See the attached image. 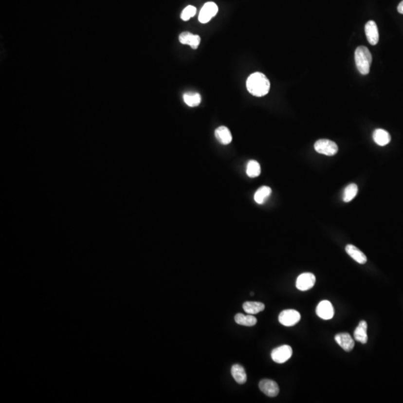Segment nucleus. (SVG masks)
Wrapping results in <instances>:
<instances>
[{
  "mask_svg": "<svg viewBox=\"0 0 403 403\" xmlns=\"http://www.w3.org/2000/svg\"><path fill=\"white\" fill-rule=\"evenodd\" d=\"M246 88L249 93L257 97L265 96L270 92L271 83L267 77L261 73L251 74L246 80Z\"/></svg>",
  "mask_w": 403,
  "mask_h": 403,
  "instance_id": "nucleus-1",
  "label": "nucleus"
},
{
  "mask_svg": "<svg viewBox=\"0 0 403 403\" xmlns=\"http://www.w3.org/2000/svg\"><path fill=\"white\" fill-rule=\"evenodd\" d=\"M355 61L357 69L362 75H367L372 63V55L366 47L360 46L355 52Z\"/></svg>",
  "mask_w": 403,
  "mask_h": 403,
  "instance_id": "nucleus-2",
  "label": "nucleus"
},
{
  "mask_svg": "<svg viewBox=\"0 0 403 403\" xmlns=\"http://www.w3.org/2000/svg\"><path fill=\"white\" fill-rule=\"evenodd\" d=\"M314 149L318 153L328 155V156H332L338 152V147L335 143L330 140L321 139L319 140L314 144Z\"/></svg>",
  "mask_w": 403,
  "mask_h": 403,
  "instance_id": "nucleus-3",
  "label": "nucleus"
},
{
  "mask_svg": "<svg viewBox=\"0 0 403 403\" xmlns=\"http://www.w3.org/2000/svg\"><path fill=\"white\" fill-rule=\"evenodd\" d=\"M293 355V349L290 346L282 345L277 347L271 352L273 361L277 364H283L289 360Z\"/></svg>",
  "mask_w": 403,
  "mask_h": 403,
  "instance_id": "nucleus-4",
  "label": "nucleus"
},
{
  "mask_svg": "<svg viewBox=\"0 0 403 403\" xmlns=\"http://www.w3.org/2000/svg\"><path fill=\"white\" fill-rule=\"evenodd\" d=\"M301 319L299 312L293 309H288L280 313L278 321L285 327H293L299 323Z\"/></svg>",
  "mask_w": 403,
  "mask_h": 403,
  "instance_id": "nucleus-5",
  "label": "nucleus"
},
{
  "mask_svg": "<svg viewBox=\"0 0 403 403\" xmlns=\"http://www.w3.org/2000/svg\"><path fill=\"white\" fill-rule=\"evenodd\" d=\"M218 7L215 2H206L200 11L199 20L201 23H207L217 15Z\"/></svg>",
  "mask_w": 403,
  "mask_h": 403,
  "instance_id": "nucleus-6",
  "label": "nucleus"
},
{
  "mask_svg": "<svg viewBox=\"0 0 403 403\" xmlns=\"http://www.w3.org/2000/svg\"><path fill=\"white\" fill-rule=\"evenodd\" d=\"M316 277L311 273H304L298 276L296 279V288L301 291H306L313 288L315 285Z\"/></svg>",
  "mask_w": 403,
  "mask_h": 403,
  "instance_id": "nucleus-7",
  "label": "nucleus"
},
{
  "mask_svg": "<svg viewBox=\"0 0 403 403\" xmlns=\"http://www.w3.org/2000/svg\"><path fill=\"white\" fill-rule=\"evenodd\" d=\"M316 313L319 317L323 320H330L334 317V308L330 301H321L317 306Z\"/></svg>",
  "mask_w": 403,
  "mask_h": 403,
  "instance_id": "nucleus-8",
  "label": "nucleus"
},
{
  "mask_svg": "<svg viewBox=\"0 0 403 403\" xmlns=\"http://www.w3.org/2000/svg\"><path fill=\"white\" fill-rule=\"evenodd\" d=\"M259 389L265 395L275 397L279 393V387L274 381L271 379H263L259 383Z\"/></svg>",
  "mask_w": 403,
  "mask_h": 403,
  "instance_id": "nucleus-9",
  "label": "nucleus"
},
{
  "mask_svg": "<svg viewBox=\"0 0 403 403\" xmlns=\"http://www.w3.org/2000/svg\"><path fill=\"white\" fill-rule=\"evenodd\" d=\"M334 339L336 342L338 343V345L346 352H350L353 349L355 341L349 333L344 332L336 334Z\"/></svg>",
  "mask_w": 403,
  "mask_h": 403,
  "instance_id": "nucleus-10",
  "label": "nucleus"
},
{
  "mask_svg": "<svg viewBox=\"0 0 403 403\" xmlns=\"http://www.w3.org/2000/svg\"><path fill=\"white\" fill-rule=\"evenodd\" d=\"M365 34L368 42L371 45H376L379 42V35L377 25L373 20H369L365 25Z\"/></svg>",
  "mask_w": 403,
  "mask_h": 403,
  "instance_id": "nucleus-11",
  "label": "nucleus"
},
{
  "mask_svg": "<svg viewBox=\"0 0 403 403\" xmlns=\"http://www.w3.org/2000/svg\"><path fill=\"white\" fill-rule=\"evenodd\" d=\"M179 40L180 43L184 45H189L194 50L198 48L199 45L201 41L200 36L188 32H184L180 34Z\"/></svg>",
  "mask_w": 403,
  "mask_h": 403,
  "instance_id": "nucleus-12",
  "label": "nucleus"
},
{
  "mask_svg": "<svg viewBox=\"0 0 403 403\" xmlns=\"http://www.w3.org/2000/svg\"><path fill=\"white\" fill-rule=\"evenodd\" d=\"M354 338L355 341L362 344H366L368 341L367 336V323L365 320H362L359 323L357 328L354 331Z\"/></svg>",
  "mask_w": 403,
  "mask_h": 403,
  "instance_id": "nucleus-13",
  "label": "nucleus"
},
{
  "mask_svg": "<svg viewBox=\"0 0 403 403\" xmlns=\"http://www.w3.org/2000/svg\"><path fill=\"white\" fill-rule=\"evenodd\" d=\"M346 252L358 264H364L366 262V257L359 249L353 245L348 244L346 246Z\"/></svg>",
  "mask_w": 403,
  "mask_h": 403,
  "instance_id": "nucleus-14",
  "label": "nucleus"
},
{
  "mask_svg": "<svg viewBox=\"0 0 403 403\" xmlns=\"http://www.w3.org/2000/svg\"><path fill=\"white\" fill-rule=\"evenodd\" d=\"M215 137L220 144L227 145L232 141V134L226 127H220L215 130Z\"/></svg>",
  "mask_w": 403,
  "mask_h": 403,
  "instance_id": "nucleus-15",
  "label": "nucleus"
},
{
  "mask_svg": "<svg viewBox=\"0 0 403 403\" xmlns=\"http://www.w3.org/2000/svg\"><path fill=\"white\" fill-rule=\"evenodd\" d=\"M373 138L375 142L381 147L387 145L391 140L390 134L385 130L382 129V128L375 130Z\"/></svg>",
  "mask_w": 403,
  "mask_h": 403,
  "instance_id": "nucleus-16",
  "label": "nucleus"
},
{
  "mask_svg": "<svg viewBox=\"0 0 403 403\" xmlns=\"http://www.w3.org/2000/svg\"><path fill=\"white\" fill-rule=\"evenodd\" d=\"M232 374L234 379L238 384H244L247 380L246 371L244 368L240 365H234L232 367Z\"/></svg>",
  "mask_w": 403,
  "mask_h": 403,
  "instance_id": "nucleus-17",
  "label": "nucleus"
},
{
  "mask_svg": "<svg viewBox=\"0 0 403 403\" xmlns=\"http://www.w3.org/2000/svg\"><path fill=\"white\" fill-rule=\"evenodd\" d=\"M243 309L246 313L248 314H256L262 311L265 309V306L262 302H246L243 303Z\"/></svg>",
  "mask_w": 403,
  "mask_h": 403,
  "instance_id": "nucleus-18",
  "label": "nucleus"
},
{
  "mask_svg": "<svg viewBox=\"0 0 403 403\" xmlns=\"http://www.w3.org/2000/svg\"><path fill=\"white\" fill-rule=\"evenodd\" d=\"M235 320L238 324L245 327H253L257 323V319L253 314L244 315L243 313H237L235 315Z\"/></svg>",
  "mask_w": 403,
  "mask_h": 403,
  "instance_id": "nucleus-19",
  "label": "nucleus"
},
{
  "mask_svg": "<svg viewBox=\"0 0 403 403\" xmlns=\"http://www.w3.org/2000/svg\"><path fill=\"white\" fill-rule=\"evenodd\" d=\"M271 193H272V190H271V187H267V186H263V187H260L255 194V201L257 204H260V205L264 204L267 199L271 195Z\"/></svg>",
  "mask_w": 403,
  "mask_h": 403,
  "instance_id": "nucleus-20",
  "label": "nucleus"
},
{
  "mask_svg": "<svg viewBox=\"0 0 403 403\" xmlns=\"http://www.w3.org/2000/svg\"><path fill=\"white\" fill-rule=\"evenodd\" d=\"M183 99L184 103L190 107H197L201 103L202 101L200 93L194 92L184 93Z\"/></svg>",
  "mask_w": 403,
  "mask_h": 403,
  "instance_id": "nucleus-21",
  "label": "nucleus"
},
{
  "mask_svg": "<svg viewBox=\"0 0 403 403\" xmlns=\"http://www.w3.org/2000/svg\"><path fill=\"white\" fill-rule=\"evenodd\" d=\"M246 174L249 177L255 178L261 174V166L255 160L250 161L246 166Z\"/></svg>",
  "mask_w": 403,
  "mask_h": 403,
  "instance_id": "nucleus-22",
  "label": "nucleus"
},
{
  "mask_svg": "<svg viewBox=\"0 0 403 403\" xmlns=\"http://www.w3.org/2000/svg\"><path fill=\"white\" fill-rule=\"evenodd\" d=\"M358 186L356 184H353V183L349 184L344 190L343 200L345 202H349L352 201L358 194Z\"/></svg>",
  "mask_w": 403,
  "mask_h": 403,
  "instance_id": "nucleus-23",
  "label": "nucleus"
},
{
  "mask_svg": "<svg viewBox=\"0 0 403 403\" xmlns=\"http://www.w3.org/2000/svg\"><path fill=\"white\" fill-rule=\"evenodd\" d=\"M196 13H197V8L192 5H188L182 12L181 19L184 21L188 20L190 18L195 16Z\"/></svg>",
  "mask_w": 403,
  "mask_h": 403,
  "instance_id": "nucleus-24",
  "label": "nucleus"
},
{
  "mask_svg": "<svg viewBox=\"0 0 403 403\" xmlns=\"http://www.w3.org/2000/svg\"><path fill=\"white\" fill-rule=\"evenodd\" d=\"M397 11H398L399 13L403 15V1H402V2L399 4L398 7H397Z\"/></svg>",
  "mask_w": 403,
  "mask_h": 403,
  "instance_id": "nucleus-25",
  "label": "nucleus"
}]
</instances>
